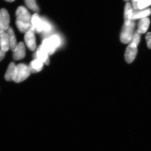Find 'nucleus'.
Here are the masks:
<instances>
[{"label": "nucleus", "mask_w": 151, "mask_h": 151, "mask_svg": "<svg viewBox=\"0 0 151 151\" xmlns=\"http://www.w3.org/2000/svg\"><path fill=\"white\" fill-rule=\"evenodd\" d=\"M151 5V0H139L138 1L137 6L139 9H144Z\"/></svg>", "instance_id": "19"}, {"label": "nucleus", "mask_w": 151, "mask_h": 151, "mask_svg": "<svg viewBox=\"0 0 151 151\" xmlns=\"http://www.w3.org/2000/svg\"><path fill=\"white\" fill-rule=\"evenodd\" d=\"M8 35L10 49L12 51L16 48L18 43L17 42L16 37L13 29L10 27L6 31Z\"/></svg>", "instance_id": "14"}, {"label": "nucleus", "mask_w": 151, "mask_h": 151, "mask_svg": "<svg viewBox=\"0 0 151 151\" xmlns=\"http://www.w3.org/2000/svg\"><path fill=\"white\" fill-rule=\"evenodd\" d=\"M132 4H133V8L134 10L133 11H137L139 10L138 9L137 4L138 1L139 0H132Z\"/></svg>", "instance_id": "23"}, {"label": "nucleus", "mask_w": 151, "mask_h": 151, "mask_svg": "<svg viewBox=\"0 0 151 151\" xmlns=\"http://www.w3.org/2000/svg\"><path fill=\"white\" fill-rule=\"evenodd\" d=\"M145 38L147 46L149 49H151V32H148L146 35Z\"/></svg>", "instance_id": "22"}, {"label": "nucleus", "mask_w": 151, "mask_h": 151, "mask_svg": "<svg viewBox=\"0 0 151 151\" xmlns=\"http://www.w3.org/2000/svg\"><path fill=\"white\" fill-rule=\"evenodd\" d=\"M28 66L31 73H37L41 71L42 69L43 63L36 58L32 61Z\"/></svg>", "instance_id": "17"}, {"label": "nucleus", "mask_w": 151, "mask_h": 151, "mask_svg": "<svg viewBox=\"0 0 151 151\" xmlns=\"http://www.w3.org/2000/svg\"><path fill=\"white\" fill-rule=\"evenodd\" d=\"M48 53L45 50L41 45L38 47L36 51V56L37 59L46 65L49 64L50 60L48 57Z\"/></svg>", "instance_id": "12"}, {"label": "nucleus", "mask_w": 151, "mask_h": 151, "mask_svg": "<svg viewBox=\"0 0 151 151\" xmlns=\"http://www.w3.org/2000/svg\"><path fill=\"white\" fill-rule=\"evenodd\" d=\"M137 46L135 44L130 42L126 49L125 58L126 62L131 63L134 61L137 53Z\"/></svg>", "instance_id": "5"}, {"label": "nucleus", "mask_w": 151, "mask_h": 151, "mask_svg": "<svg viewBox=\"0 0 151 151\" xmlns=\"http://www.w3.org/2000/svg\"><path fill=\"white\" fill-rule=\"evenodd\" d=\"M24 40L27 46L30 50L31 51L35 50L36 43L34 32L31 31L26 33L24 35Z\"/></svg>", "instance_id": "7"}, {"label": "nucleus", "mask_w": 151, "mask_h": 151, "mask_svg": "<svg viewBox=\"0 0 151 151\" xmlns=\"http://www.w3.org/2000/svg\"><path fill=\"white\" fill-rule=\"evenodd\" d=\"M150 21L148 18L141 19L138 24V32L140 34H145L147 32L150 26Z\"/></svg>", "instance_id": "16"}, {"label": "nucleus", "mask_w": 151, "mask_h": 151, "mask_svg": "<svg viewBox=\"0 0 151 151\" xmlns=\"http://www.w3.org/2000/svg\"><path fill=\"white\" fill-rule=\"evenodd\" d=\"M151 15V9H147L138 10L137 11H133L132 15V20H135L137 19L145 18L150 16Z\"/></svg>", "instance_id": "13"}, {"label": "nucleus", "mask_w": 151, "mask_h": 151, "mask_svg": "<svg viewBox=\"0 0 151 151\" xmlns=\"http://www.w3.org/2000/svg\"><path fill=\"white\" fill-rule=\"evenodd\" d=\"M10 18L7 10L5 9L0 10V31H6L10 27Z\"/></svg>", "instance_id": "6"}, {"label": "nucleus", "mask_w": 151, "mask_h": 151, "mask_svg": "<svg viewBox=\"0 0 151 151\" xmlns=\"http://www.w3.org/2000/svg\"><path fill=\"white\" fill-rule=\"evenodd\" d=\"M6 1L9 2H13L15 0H5Z\"/></svg>", "instance_id": "25"}, {"label": "nucleus", "mask_w": 151, "mask_h": 151, "mask_svg": "<svg viewBox=\"0 0 151 151\" xmlns=\"http://www.w3.org/2000/svg\"><path fill=\"white\" fill-rule=\"evenodd\" d=\"M42 18L43 25H42V32H48L51 31L52 27L51 24L47 20L43 17Z\"/></svg>", "instance_id": "20"}, {"label": "nucleus", "mask_w": 151, "mask_h": 151, "mask_svg": "<svg viewBox=\"0 0 151 151\" xmlns=\"http://www.w3.org/2000/svg\"><path fill=\"white\" fill-rule=\"evenodd\" d=\"M60 43L59 37L58 36L54 35L49 38L44 40L41 45L48 55H51L55 51Z\"/></svg>", "instance_id": "1"}, {"label": "nucleus", "mask_w": 151, "mask_h": 151, "mask_svg": "<svg viewBox=\"0 0 151 151\" xmlns=\"http://www.w3.org/2000/svg\"><path fill=\"white\" fill-rule=\"evenodd\" d=\"M13 57L15 60H18L23 59L26 54L25 47L23 42L18 43L16 48L13 51Z\"/></svg>", "instance_id": "8"}, {"label": "nucleus", "mask_w": 151, "mask_h": 151, "mask_svg": "<svg viewBox=\"0 0 151 151\" xmlns=\"http://www.w3.org/2000/svg\"><path fill=\"white\" fill-rule=\"evenodd\" d=\"M135 27V22L134 20H132L131 23L128 25L124 24L120 35V38L122 43L128 44L131 42L134 34Z\"/></svg>", "instance_id": "2"}, {"label": "nucleus", "mask_w": 151, "mask_h": 151, "mask_svg": "<svg viewBox=\"0 0 151 151\" xmlns=\"http://www.w3.org/2000/svg\"><path fill=\"white\" fill-rule=\"evenodd\" d=\"M140 36L141 34L138 32V31H137L133 35L131 42L135 44L138 46L140 41Z\"/></svg>", "instance_id": "21"}, {"label": "nucleus", "mask_w": 151, "mask_h": 151, "mask_svg": "<svg viewBox=\"0 0 151 151\" xmlns=\"http://www.w3.org/2000/svg\"><path fill=\"white\" fill-rule=\"evenodd\" d=\"M124 1H129V0H124Z\"/></svg>", "instance_id": "26"}, {"label": "nucleus", "mask_w": 151, "mask_h": 151, "mask_svg": "<svg viewBox=\"0 0 151 151\" xmlns=\"http://www.w3.org/2000/svg\"><path fill=\"white\" fill-rule=\"evenodd\" d=\"M5 52L3 51V50H1L0 49V61L4 59V58L5 57Z\"/></svg>", "instance_id": "24"}, {"label": "nucleus", "mask_w": 151, "mask_h": 151, "mask_svg": "<svg viewBox=\"0 0 151 151\" xmlns=\"http://www.w3.org/2000/svg\"><path fill=\"white\" fill-rule=\"evenodd\" d=\"M31 72L29 66L24 63L17 65V72L15 82L20 83L24 81L29 76Z\"/></svg>", "instance_id": "3"}, {"label": "nucleus", "mask_w": 151, "mask_h": 151, "mask_svg": "<svg viewBox=\"0 0 151 151\" xmlns=\"http://www.w3.org/2000/svg\"><path fill=\"white\" fill-rule=\"evenodd\" d=\"M133 14V10L131 4L129 3H127L125 5L124 9V24L128 25L131 23Z\"/></svg>", "instance_id": "15"}, {"label": "nucleus", "mask_w": 151, "mask_h": 151, "mask_svg": "<svg viewBox=\"0 0 151 151\" xmlns=\"http://www.w3.org/2000/svg\"><path fill=\"white\" fill-rule=\"evenodd\" d=\"M17 72V65L13 62L9 64L5 74V78L7 81H14Z\"/></svg>", "instance_id": "10"}, {"label": "nucleus", "mask_w": 151, "mask_h": 151, "mask_svg": "<svg viewBox=\"0 0 151 151\" xmlns=\"http://www.w3.org/2000/svg\"><path fill=\"white\" fill-rule=\"evenodd\" d=\"M27 6L34 12H38L40 11L38 6L35 0H24Z\"/></svg>", "instance_id": "18"}, {"label": "nucleus", "mask_w": 151, "mask_h": 151, "mask_svg": "<svg viewBox=\"0 0 151 151\" xmlns=\"http://www.w3.org/2000/svg\"><path fill=\"white\" fill-rule=\"evenodd\" d=\"M17 21L27 24H32V16L28 11L23 6H19L16 11Z\"/></svg>", "instance_id": "4"}, {"label": "nucleus", "mask_w": 151, "mask_h": 151, "mask_svg": "<svg viewBox=\"0 0 151 151\" xmlns=\"http://www.w3.org/2000/svg\"><path fill=\"white\" fill-rule=\"evenodd\" d=\"M31 22L35 32H42V18L40 17L37 13L35 14L32 16Z\"/></svg>", "instance_id": "9"}, {"label": "nucleus", "mask_w": 151, "mask_h": 151, "mask_svg": "<svg viewBox=\"0 0 151 151\" xmlns=\"http://www.w3.org/2000/svg\"><path fill=\"white\" fill-rule=\"evenodd\" d=\"M0 49L5 52L10 49L8 35L6 31H0Z\"/></svg>", "instance_id": "11"}]
</instances>
